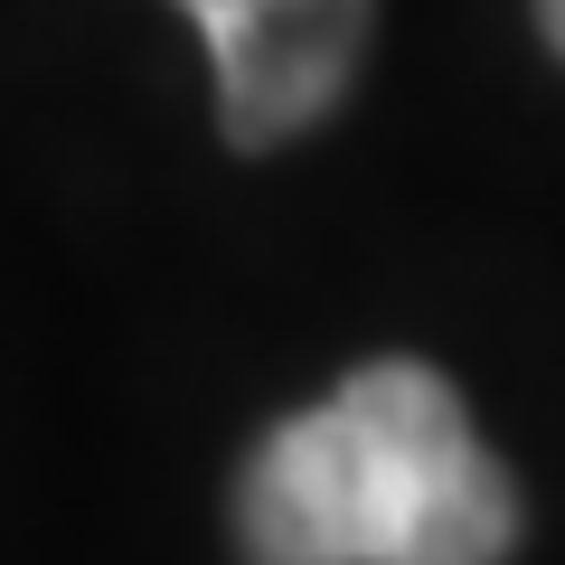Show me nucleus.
<instances>
[{
	"instance_id": "nucleus-1",
	"label": "nucleus",
	"mask_w": 565,
	"mask_h": 565,
	"mask_svg": "<svg viewBox=\"0 0 565 565\" xmlns=\"http://www.w3.org/2000/svg\"><path fill=\"white\" fill-rule=\"evenodd\" d=\"M236 537L255 565H500L519 481L471 434L452 377L367 359L245 452Z\"/></svg>"
},
{
	"instance_id": "nucleus-2",
	"label": "nucleus",
	"mask_w": 565,
	"mask_h": 565,
	"mask_svg": "<svg viewBox=\"0 0 565 565\" xmlns=\"http://www.w3.org/2000/svg\"><path fill=\"white\" fill-rule=\"evenodd\" d=\"M217 57V122L236 151L292 141L349 95L367 0H180Z\"/></svg>"
},
{
	"instance_id": "nucleus-3",
	"label": "nucleus",
	"mask_w": 565,
	"mask_h": 565,
	"mask_svg": "<svg viewBox=\"0 0 565 565\" xmlns=\"http://www.w3.org/2000/svg\"><path fill=\"white\" fill-rule=\"evenodd\" d=\"M537 20H546V47L565 57V0H537Z\"/></svg>"
}]
</instances>
